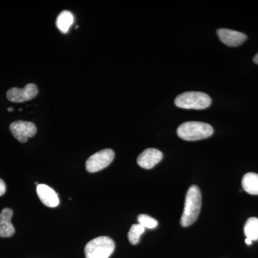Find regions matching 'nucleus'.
Here are the masks:
<instances>
[{
	"mask_svg": "<svg viewBox=\"0 0 258 258\" xmlns=\"http://www.w3.org/2000/svg\"><path fill=\"white\" fill-rule=\"evenodd\" d=\"M202 207L201 191L198 186L192 185L186 192L184 211L180 223L186 227L192 225L198 220Z\"/></svg>",
	"mask_w": 258,
	"mask_h": 258,
	"instance_id": "obj_1",
	"label": "nucleus"
},
{
	"mask_svg": "<svg viewBox=\"0 0 258 258\" xmlns=\"http://www.w3.org/2000/svg\"><path fill=\"white\" fill-rule=\"evenodd\" d=\"M178 136L185 141L203 140L211 137L214 133L212 125L203 122L189 121L181 123L178 127Z\"/></svg>",
	"mask_w": 258,
	"mask_h": 258,
	"instance_id": "obj_2",
	"label": "nucleus"
},
{
	"mask_svg": "<svg viewBox=\"0 0 258 258\" xmlns=\"http://www.w3.org/2000/svg\"><path fill=\"white\" fill-rule=\"evenodd\" d=\"M174 103L176 106L184 109L203 110L211 105L212 99L207 93L189 91L176 97Z\"/></svg>",
	"mask_w": 258,
	"mask_h": 258,
	"instance_id": "obj_3",
	"label": "nucleus"
},
{
	"mask_svg": "<svg viewBox=\"0 0 258 258\" xmlns=\"http://www.w3.org/2000/svg\"><path fill=\"white\" fill-rule=\"evenodd\" d=\"M115 249V242L106 236L96 237L85 247L86 258H109Z\"/></svg>",
	"mask_w": 258,
	"mask_h": 258,
	"instance_id": "obj_4",
	"label": "nucleus"
},
{
	"mask_svg": "<svg viewBox=\"0 0 258 258\" xmlns=\"http://www.w3.org/2000/svg\"><path fill=\"white\" fill-rule=\"evenodd\" d=\"M115 157L114 152L112 149H106L95 153L88 158L86 163V170L90 173H95L103 170L111 164Z\"/></svg>",
	"mask_w": 258,
	"mask_h": 258,
	"instance_id": "obj_5",
	"label": "nucleus"
},
{
	"mask_svg": "<svg viewBox=\"0 0 258 258\" xmlns=\"http://www.w3.org/2000/svg\"><path fill=\"white\" fill-rule=\"evenodd\" d=\"M10 129L13 137L21 143L28 142L29 138L33 137L37 133L35 123L23 120L13 122L10 124Z\"/></svg>",
	"mask_w": 258,
	"mask_h": 258,
	"instance_id": "obj_6",
	"label": "nucleus"
},
{
	"mask_svg": "<svg viewBox=\"0 0 258 258\" xmlns=\"http://www.w3.org/2000/svg\"><path fill=\"white\" fill-rule=\"evenodd\" d=\"M38 89L36 85L29 83L25 88H12L7 92V98L14 103H23L33 99L37 96Z\"/></svg>",
	"mask_w": 258,
	"mask_h": 258,
	"instance_id": "obj_7",
	"label": "nucleus"
},
{
	"mask_svg": "<svg viewBox=\"0 0 258 258\" xmlns=\"http://www.w3.org/2000/svg\"><path fill=\"white\" fill-rule=\"evenodd\" d=\"M217 33L221 42L229 47L240 46L247 39L245 34L229 29H219Z\"/></svg>",
	"mask_w": 258,
	"mask_h": 258,
	"instance_id": "obj_8",
	"label": "nucleus"
},
{
	"mask_svg": "<svg viewBox=\"0 0 258 258\" xmlns=\"http://www.w3.org/2000/svg\"><path fill=\"white\" fill-rule=\"evenodd\" d=\"M163 159V154L161 151L154 148L144 150L139 157L137 158V163L141 167L146 169H152L157 165Z\"/></svg>",
	"mask_w": 258,
	"mask_h": 258,
	"instance_id": "obj_9",
	"label": "nucleus"
},
{
	"mask_svg": "<svg viewBox=\"0 0 258 258\" xmlns=\"http://www.w3.org/2000/svg\"><path fill=\"white\" fill-rule=\"evenodd\" d=\"M37 193L42 203L48 208H56L58 206L59 201L57 194L52 188L46 184H38Z\"/></svg>",
	"mask_w": 258,
	"mask_h": 258,
	"instance_id": "obj_10",
	"label": "nucleus"
},
{
	"mask_svg": "<svg viewBox=\"0 0 258 258\" xmlns=\"http://www.w3.org/2000/svg\"><path fill=\"white\" fill-rule=\"evenodd\" d=\"M13 216L12 209L5 208L0 212V237H10L14 235L15 227L11 222Z\"/></svg>",
	"mask_w": 258,
	"mask_h": 258,
	"instance_id": "obj_11",
	"label": "nucleus"
},
{
	"mask_svg": "<svg viewBox=\"0 0 258 258\" xmlns=\"http://www.w3.org/2000/svg\"><path fill=\"white\" fill-rule=\"evenodd\" d=\"M242 185L246 192L249 195H258V174L252 172L244 174Z\"/></svg>",
	"mask_w": 258,
	"mask_h": 258,
	"instance_id": "obj_12",
	"label": "nucleus"
},
{
	"mask_svg": "<svg viewBox=\"0 0 258 258\" xmlns=\"http://www.w3.org/2000/svg\"><path fill=\"white\" fill-rule=\"evenodd\" d=\"M74 22V17L71 12L64 10L61 12L56 20V25L57 28L63 33L69 31Z\"/></svg>",
	"mask_w": 258,
	"mask_h": 258,
	"instance_id": "obj_13",
	"label": "nucleus"
},
{
	"mask_svg": "<svg viewBox=\"0 0 258 258\" xmlns=\"http://www.w3.org/2000/svg\"><path fill=\"white\" fill-rule=\"evenodd\" d=\"M244 232L246 238L250 239L252 241L257 240L258 219L256 217L249 218L244 225Z\"/></svg>",
	"mask_w": 258,
	"mask_h": 258,
	"instance_id": "obj_14",
	"label": "nucleus"
},
{
	"mask_svg": "<svg viewBox=\"0 0 258 258\" xmlns=\"http://www.w3.org/2000/svg\"><path fill=\"white\" fill-rule=\"evenodd\" d=\"M145 232V228L140 224H135L131 227L128 233L129 242L132 244H137L140 241L141 236Z\"/></svg>",
	"mask_w": 258,
	"mask_h": 258,
	"instance_id": "obj_15",
	"label": "nucleus"
},
{
	"mask_svg": "<svg viewBox=\"0 0 258 258\" xmlns=\"http://www.w3.org/2000/svg\"><path fill=\"white\" fill-rule=\"evenodd\" d=\"M138 221L139 224L143 226L144 228L154 229L158 225L157 220L147 215H139Z\"/></svg>",
	"mask_w": 258,
	"mask_h": 258,
	"instance_id": "obj_16",
	"label": "nucleus"
},
{
	"mask_svg": "<svg viewBox=\"0 0 258 258\" xmlns=\"http://www.w3.org/2000/svg\"><path fill=\"white\" fill-rule=\"evenodd\" d=\"M5 191H6V185H5V181L0 179V197L5 195Z\"/></svg>",
	"mask_w": 258,
	"mask_h": 258,
	"instance_id": "obj_17",
	"label": "nucleus"
},
{
	"mask_svg": "<svg viewBox=\"0 0 258 258\" xmlns=\"http://www.w3.org/2000/svg\"><path fill=\"white\" fill-rule=\"evenodd\" d=\"M253 61L254 63L258 64V53L256 54L253 57Z\"/></svg>",
	"mask_w": 258,
	"mask_h": 258,
	"instance_id": "obj_18",
	"label": "nucleus"
},
{
	"mask_svg": "<svg viewBox=\"0 0 258 258\" xmlns=\"http://www.w3.org/2000/svg\"><path fill=\"white\" fill-rule=\"evenodd\" d=\"M252 241L250 239H249V238L245 239V243L247 244H248V245H249V244H252Z\"/></svg>",
	"mask_w": 258,
	"mask_h": 258,
	"instance_id": "obj_19",
	"label": "nucleus"
},
{
	"mask_svg": "<svg viewBox=\"0 0 258 258\" xmlns=\"http://www.w3.org/2000/svg\"><path fill=\"white\" fill-rule=\"evenodd\" d=\"M8 111H13V108H12V107H10V108H8Z\"/></svg>",
	"mask_w": 258,
	"mask_h": 258,
	"instance_id": "obj_20",
	"label": "nucleus"
}]
</instances>
